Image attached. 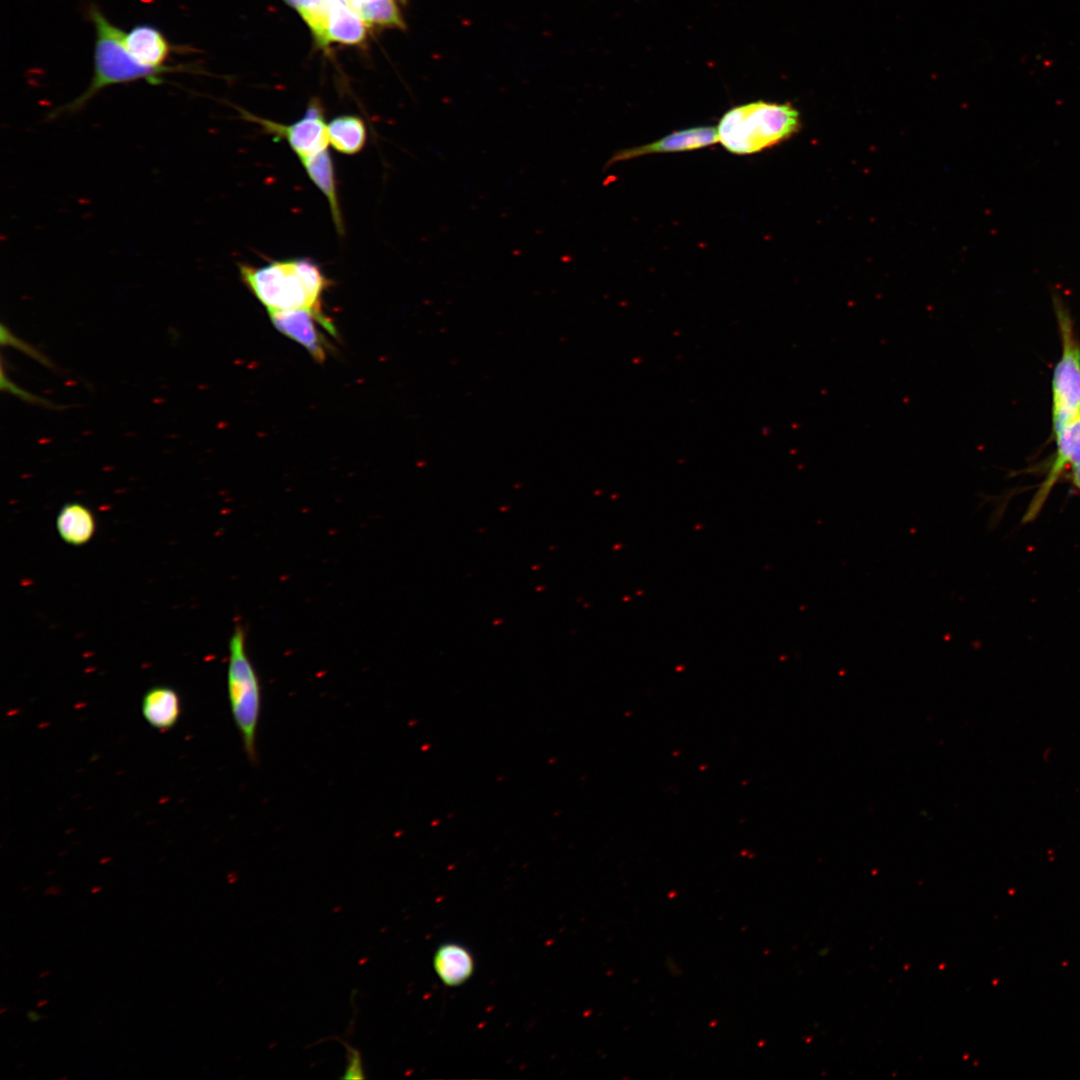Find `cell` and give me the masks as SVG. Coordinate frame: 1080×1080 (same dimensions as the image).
I'll list each match as a JSON object with an SVG mask.
<instances>
[{
  "mask_svg": "<svg viewBox=\"0 0 1080 1080\" xmlns=\"http://www.w3.org/2000/svg\"><path fill=\"white\" fill-rule=\"evenodd\" d=\"M1 390L2 391H7L10 394H13V395L17 396L21 400L29 402L31 404H37V405L48 406V407L53 406L46 399L39 398L38 396L23 390L22 388L17 386L15 383H13L8 377H6L3 367L1 369Z\"/></svg>",
  "mask_w": 1080,
  "mask_h": 1080,
  "instance_id": "obj_19",
  "label": "cell"
},
{
  "mask_svg": "<svg viewBox=\"0 0 1080 1080\" xmlns=\"http://www.w3.org/2000/svg\"><path fill=\"white\" fill-rule=\"evenodd\" d=\"M398 0H364L353 8L367 27L404 30L406 28Z\"/></svg>",
  "mask_w": 1080,
  "mask_h": 1080,
  "instance_id": "obj_17",
  "label": "cell"
},
{
  "mask_svg": "<svg viewBox=\"0 0 1080 1080\" xmlns=\"http://www.w3.org/2000/svg\"><path fill=\"white\" fill-rule=\"evenodd\" d=\"M289 7L293 8L300 15L302 19L324 10L330 3V0H283Z\"/></svg>",
  "mask_w": 1080,
  "mask_h": 1080,
  "instance_id": "obj_20",
  "label": "cell"
},
{
  "mask_svg": "<svg viewBox=\"0 0 1080 1080\" xmlns=\"http://www.w3.org/2000/svg\"><path fill=\"white\" fill-rule=\"evenodd\" d=\"M242 282L268 311L321 309L329 280L310 258L272 261L255 267L239 265Z\"/></svg>",
  "mask_w": 1080,
  "mask_h": 1080,
  "instance_id": "obj_2",
  "label": "cell"
},
{
  "mask_svg": "<svg viewBox=\"0 0 1080 1080\" xmlns=\"http://www.w3.org/2000/svg\"><path fill=\"white\" fill-rule=\"evenodd\" d=\"M433 967L443 984L455 987L462 985L472 976L474 960L463 945L448 942L438 947L434 954Z\"/></svg>",
  "mask_w": 1080,
  "mask_h": 1080,
  "instance_id": "obj_13",
  "label": "cell"
},
{
  "mask_svg": "<svg viewBox=\"0 0 1080 1080\" xmlns=\"http://www.w3.org/2000/svg\"><path fill=\"white\" fill-rule=\"evenodd\" d=\"M1 345H3V346H5V345L11 346V347L23 352L24 354L28 355L29 357L33 358L34 360L38 361L42 365L47 366V367H52L51 362L49 361V359H47V357L44 354H42L39 350H37L32 345L24 342L23 340H21L20 338L15 336L4 325H1Z\"/></svg>",
  "mask_w": 1080,
  "mask_h": 1080,
  "instance_id": "obj_18",
  "label": "cell"
},
{
  "mask_svg": "<svg viewBox=\"0 0 1080 1080\" xmlns=\"http://www.w3.org/2000/svg\"><path fill=\"white\" fill-rule=\"evenodd\" d=\"M1071 468V480L1073 484L1080 490V465L1073 466Z\"/></svg>",
  "mask_w": 1080,
  "mask_h": 1080,
  "instance_id": "obj_21",
  "label": "cell"
},
{
  "mask_svg": "<svg viewBox=\"0 0 1080 1080\" xmlns=\"http://www.w3.org/2000/svg\"><path fill=\"white\" fill-rule=\"evenodd\" d=\"M800 128L789 103L754 101L729 109L717 126L718 141L730 153L750 155L778 145Z\"/></svg>",
  "mask_w": 1080,
  "mask_h": 1080,
  "instance_id": "obj_3",
  "label": "cell"
},
{
  "mask_svg": "<svg viewBox=\"0 0 1080 1080\" xmlns=\"http://www.w3.org/2000/svg\"><path fill=\"white\" fill-rule=\"evenodd\" d=\"M329 144L342 154L353 155L362 150L367 140L363 120L354 115H341L327 124Z\"/></svg>",
  "mask_w": 1080,
  "mask_h": 1080,
  "instance_id": "obj_16",
  "label": "cell"
},
{
  "mask_svg": "<svg viewBox=\"0 0 1080 1080\" xmlns=\"http://www.w3.org/2000/svg\"><path fill=\"white\" fill-rule=\"evenodd\" d=\"M300 160L311 181L328 200L336 229L339 233H342L343 221L337 195L334 166L329 151L325 149Z\"/></svg>",
  "mask_w": 1080,
  "mask_h": 1080,
  "instance_id": "obj_15",
  "label": "cell"
},
{
  "mask_svg": "<svg viewBox=\"0 0 1080 1080\" xmlns=\"http://www.w3.org/2000/svg\"><path fill=\"white\" fill-rule=\"evenodd\" d=\"M88 16L95 29L93 76L80 95L50 111L47 119L52 120L80 111L93 97L109 86L140 80L157 85L163 82V75L186 69L185 66L154 69L141 65L126 47L125 31L114 25L95 3L89 5Z\"/></svg>",
  "mask_w": 1080,
  "mask_h": 1080,
  "instance_id": "obj_1",
  "label": "cell"
},
{
  "mask_svg": "<svg viewBox=\"0 0 1080 1080\" xmlns=\"http://www.w3.org/2000/svg\"><path fill=\"white\" fill-rule=\"evenodd\" d=\"M125 44L130 54L141 65L154 69H168L166 65L174 46L155 26L139 24L125 33Z\"/></svg>",
  "mask_w": 1080,
  "mask_h": 1080,
  "instance_id": "obj_10",
  "label": "cell"
},
{
  "mask_svg": "<svg viewBox=\"0 0 1080 1080\" xmlns=\"http://www.w3.org/2000/svg\"><path fill=\"white\" fill-rule=\"evenodd\" d=\"M1057 321L1062 339V354L1052 382V420L1056 433L1080 413V346L1072 321L1063 308L1057 309Z\"/></svg>",
  "mask_w": 1080,
  "mask_h": 1080,
  "instance_id": "obj_5",
  "label": "cell"
},
{
  "mask_svg": "<svg viewBox=\"0 0 1080 1080\" xmlns=\"http://www.w3.org/2000/svg\"><path fill=\"white\" fill-rule=\"evenodd\" d=\"M717 142H719L717 127L696 126L686 128L641 146L619 150L607 161L606 167L644 155L697 150L714 145Z\"/></svg>",
  "mask_w": 1080,
  "mask_h": 1080,
  "instance_id": "obj_8",
  "label": "cell"
},
{
  "mask_svg": "<svg viewBox=\"0 0 1080 1080\" xmlns=\"http://www.w3.org/2000/svg\"><path fill=\"white\" fill-rule=\"evenodd\" d=\"M1057 454L1046 479L1032 499L1024 522L1032 521L1041 510L1051 489L1067 466L1080 465V413L1056 433Z\"/></svg>",
  "mask_w": 1080,
  "mask_h": 1080,
  "instance_id": "obj_9",
  "label": "cell"
},
{
  "mask_svg": "<svg viewBox=\"0 0 1080 1080\" xmlns=\"http://www.w3.org/2000/svg\"><path fill=\"white\" fill-rule=\"evenodd\" d=\"M142 714L145 721L157 730L173 728L181 715L179 694L168 686L150 688L143 697Z\"/></svg>",
  "mask_w": 1080,
  "mask_h": 1080,
  "instance_id": "obj_12",
  "label": "cell"
},
{
  "mask_svg": "<svg viewBox=\"0 0 1080 1080\" xmlns=\"http://www.w3.org/2000/svg\"><path fill=\"white\" fill-rule=\"evenodd\" d=\"M26 1016L32 1023H35L42 1019V1016L35 1011H28Z\"/></svg>",
  "mask_w": 1080,
  "mask_h": 1080,
  "instance_id": "obj_22",
  "label": "cell"
},
{
  "mask_svg": "<svg viewBox=\"0 0 1080 1080\" xmlns=\"http://www.w3.org/2000/svg\"><path fill=\"white\" fill-rule=\"evenodd\" d=\"M367 25L348 0H331L326 19V39L331 43L361 44L366 38Z\"/></svg>",
  "mask_w": 1080,
  "mask_h": 1080,
  "instance_id": "obj_11",
  "label": "cell"
},
{
  "mask_svg": "<svg viewBox=\"0 0 1080 1080\" xmlns=\"http://www.w3.org/2000/svg\"><path fill=\"white\" fill-rule=\"evenodd\" d=\"M227 691L235 725L250 762L258 760L256 738L261 714L262 692L257 672L247 654L246 633L234 628L229 641Z\"/></svg>",
  "mask_w": 1080,
  "mask_h": 1080,
  "instance_id": "obj_4",
  "label": "cell"
},
{
  "mask_svg": "<svg viewBox=\"0 0 1080 1080\" xmlns=\"http://www.w3.org/2000/svg\"><path fill=\"white\" fill-rule=\"evenodd\" d=\"M56 529L59 537L69 545L81 546L88 543L96 531V519L93 512L79 502L66 503L56 517Z\"/></svg>",
  "mask_w": 1080,
  "mask_h": 1080,
  "instance_id": "obj_14",
  "label": "cell"
},
{
  "mask_svg": "<svg viewBox=\"0 0 1080 1080\" xmlns=\"http://www.w3.org/2000/svg\"><path fill=\"white\" fill-rule=\"evenodd\" d=\"M240 111L245 119L257 122L270 135L285 139L300 159L323 151L329 145L323 110L315 99L308 105L302 118L288 125L259 118L242 109Z\"/></svg>",
  "mask_w": 1080,
  "mask_h": 1080,
  "instance_id": "obj_6",
  "label": "cell"
},
{
  "mask_svg": "<svg viewBox=\"0 0 1080 1080\" xmlns=\"http://www.w3.org/2000/svg\"><path fill=\"white\" fill-rule=\"evenodd\" d=\"M268 312L273 326L281 334L303 346L314 360L323 362L326 359L329 345L319 327L333 336L336 328L322 310L302 308Z\"/></svg>",
  "mask_w": 1080,
  "mask_h": 1080,
  "instance_id": "obj_7",
  "label": "cell"
}]
</instances>
